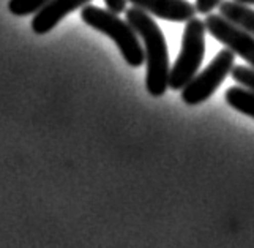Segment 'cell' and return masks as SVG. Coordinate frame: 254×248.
<instances>
[{
	"instance_id": "obj_1",
	"label": "cell",
	"mask_w": 254,
	"mask_h": 248,
	"mask_svg": "<svg viewBox=\"0 0 254 248\" xmlns=\"http://www.w3.org/2000/svg\"><path fill=\"white\" fill-rule=\"evenodd\" d=\"M127 21L142 38L145 62H147V78L145 85L152 96H161L169 87V51L166 38L152 16L133 6L127 10Z\"/></svg>"
},
{
	"instance_id": "obj_2",
	"label": "cell",
	"mask_w": 254,
	"mask_h": 248,
	"mask_svg": "<svg viewBox=\"0 0 254 248\" xmlns=\"http://www.w3.org/2000/svg\"><path fill=\"white\" fill-rule=\"evenodd\" d=\"M81 19L95 30L108 35L117 44L129 67L137 68L145 62V52L137 38V32L128 21L125 22L124 19H120L117 13L103 10L100 6L85 5L81 10Z\"/></svg>"
},
{
	"instance_id": "obj_3",
	"label": "cell",
	"mask_w": 254,
	"mask_h": 248,
	"mask_svg": "<svg viewBox=\"0 0 254 248\" xmlns=\"http://www.w3.org/2000/svg\"><path fill=\"white\" fill-rule=\"evenodd\" d=\"M205 22L192 17L185 25L182 37V49L174 62L169 75V88L182 90L199 72L205 56Z\"/></svg>"
},
{
	"instance_id": "obj_4",
	"label": "cell",
	"mask_w": 254,
	"mask_h": 248,
	"mask_svg": "<svg viewBox=\"0 0 254 248\" xmlns=\"http://www.w3.org/2000/svg\"><path fill=\"white\" fill-rule=\"evenodd\" d=\"M235 54L231 49H221L204 72L197 73L182 88V100L190 106L207 101L224 79L232 73Z\"/></svg>"
},
{
	"instance_id": "obj_5",
	"label": "cell",
	"mask_w": 254,
	"mask_h": 248,
	"mask_svg": "<svg viewBox=\"0 0 254 248\" xmlns=\"http://www.w3.org/2000/svg\"><path fill=\"white\" fill-rule=\"evenodd\" d=\"M204 22L207 32L215 40L223 43L227 49L247 60L254 68V35L227 21L221 14H208Z\"/></svg>"
},
{
	"instance_id": "obj_6",
	"label": "cell",
	"mask_w": 254,
	"mask_h": 248,
	"mask_svg": "<svg viewBox=\"0 0 254 248\" xmlns=\"http://www.w3.org/2000/svg\"><path fill=\"white\" fill-rule=\"evenodd\" d=\"M128 2L155 17L171 22H188L194 17L196 6L188 0H128Z\"/></svg>"
},
{
	"instance_id": "obj_7",
	"label": "cell",
	"mask_w": 254,
	"mask_h": 248,
	"mask_svg": "<svg viewBox=\"0 0 254 248\" xmlns=\"http://www.w3.org/2000/svg\"><path fill=\"white\" fill-rule=\"evenodd\" d=\"M92 0H49V2L35 13L32 19V30L37 35L51 32L69 13L81 6L89 5Z\"/></svg>"
},
{
	"instance_id": "obj_8",
	"label": "cell",
	"mask_w": 254,
	"mask_h": 248,
	"mask_svg": "<svg viewBox=\"0 0 254 248\" xmlns=\"http://www.w3.org/2000/svg\"><path fill=\"white\" fill-rule=\"evenodd\" d=\"M218 10L227 21L234 22L240 29L254 35V10L247 3H240L237 0H223Z\"/></svg>"
},
{
	"instance_id": "obj_9",
	"label": "cell",
	"mask_w": 254,
	"mask_h": 248,
	"mask_svg": "<svg viewBox=\"0 0 254 248\" xmlns=\"http://www.w3.org/2000/svg\"><path fill=\"white\" fill-rule=\"evenodd\" d=\"M224 98L231 108L254 119V92L248 90V88H245V87L235 85V87L227 88Z\"/></svg>"
},
{
	"instance_id": "obj_10",
	"label": "cell",
	"mask_w": 254,
	"mask_h": 248,
	"mask_svg": "<svg viewBox=\"0 0 254 248\" xmlns=\"http://www.w3.org/2000/svg\"><path fill=\"white\" fill-rule=\"evenodd\" d=\"M49 0H10L8 10L14 16H29L40 11Z\"/></svg>"
},
{
	"instance_id": "obj_11",
	"label": "cell",
	"mask_w": 254,
	"mask_h": 248,
	"mask_svg": "<svg viewBox=\"0 0 254 248\" xmlns=\"http://www.w3.org/2000/svg\"><path fill=\"white\" fill-rule=\"evenodd\" d=\"M231 76L237 84H240L245 88L254 92V68H248V67H243V65L234 67Z\"/></svg>"
},
{
	"instance_id": "obj_12",
	"label": "cell",
	"mask_w": 254,
	"mask_h": 248,
	"mask_svg": "<svg viewBox=\"0 0 254 248\" xmlns=\"http://www.w3.org/2000/svg\"><path fill=\"white\" fill-rule=\"evenodd\" d=\"M223 0H196V11L200 14H210L215 8L221 5Z\"/></svg>"
},
{
	"instance_id": "obj_13",
	"label": "cell",
	"mask_w": 254,
	"mask_h": 248,
	"mask_svg": "<svg viewBox=\"0 0 254 248\" xmlns=\"http://www.w3.org/2000/svg\"><path fill=\"white\" fill-rule=\"evenodd\" d=\"M127 3H128V0H104V5L108 6V10L117 14L122 11H127Z\"/></svg>"
},
{
	"instance_id": "obj_14",
	"label": "cell",
	"mask_w": 254,
	"mask_h": 248,
	"mask_svg": "<svg viewBox=\"0 0 254 248\" xmlns=\"http://www.w3.org/2000/svg\"><path fill=\"white\" fill-rule=\"evenodd\" d=\"M240 3H247V5H254V0H237Z\"/></svg>"
}]
</instances>
